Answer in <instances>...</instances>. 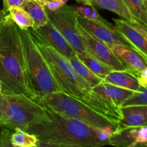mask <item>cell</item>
<instances>
[{"label": "cell", "mask_w": 147, "mask_h": 147, "mask_svg": "<svg viewBox=\"0 0 147 147\" xmlns=\"http://www.w3.org/2000/svg\"><path fill=\"white\" fill-rule=\"evenodd\" d=\"M0 93H1V85H0Z\"/></svg>", "instance_id": "cell-34"}, {"label": "cell", "mask_w": 147, "mask_h": 147, "mask_svg": "<svg viewBox=\"0 0 147 147\" xmlns=\"http://www.w3.org/2000/svg\"><path fill=\"white\" fill-rule=\"evenodd\" d=\"M69 63L73 67L76 73L81 76L86 82L89 84V86L93 88L96 87L101 82L103 81V79L99 78L96 75H95L90 69L88 68L81 61L78 59L77 55L68 59Z\"/></svg>", "instance_id": "cell-21"}, {"label": "cell", "mask_w": 147, "mask_h": 147, "mask_svg": "<svg viewBox=\"0 0 147 147\" xmlns=\"http://www.w3.org/2000/svg\"><path fill=\"white\" fill-rule=\"evenodd\" d=\"M3 1V11L7 14L8 11L13 7H21L24 0H2Z\"/></svg>", "instance_id": "cell-28"}, {"label": "cell", "mask_w": 147, "mask_h": 147, "mask_svg": "<svg viewBox=\"0 0 147 147\" xmlns=\"http://www.w3.org/2000/svg\"><path fill=\"white\" fill-rule=\"evenodd\" d=\"M147 106V88L139 86V89L126 99L121 107Z\"/></svg>", "instance_id": "cell-25"}, {"label": "cell", "mask_w": 147, "mask_h": 147, "mask_svg": "<svg viewBox=\"0 0 147 147\" xmlns=\"http://www.w3.org/2000/svg\"><path fill=\"white\" fill-rule=\"evenodd\" d=\"M73 10L75 12L84 18L88 19V20H93V21L97 22L100 24H105V25H111L110 22L105 20L103 17L99 14L96 9V7L93 5H88V4H81V5L73 6Z\"/></svg>", "instance_id": "cell-23"}, {"label": "cell", "mask_w": 147, "mask_h": 147, "mask_svg": "<svg viewBox=\"0 0 147 147\" xmlns=\"http://www.w3.org/2000/svg\"><path fill=\"white\" fill-rule=\"evenodd\" d=\"M35 30L45 38L53 48L67 60L76 55L68 42L50 21L47 22L44 26L39 27Z\"/></svg>", "instance_id": "cell-13"}, {"label": "cell", "mask_w": 147, "mask_h": 147, "mask_svg": "<svg viewBox=\"0 0 147 147\" xmlns=\"http://www.w3.org/2000/svg\"><path fill=\"white\" fill-rule=\"evenodd\" d=\"M76 1L81 4H88V5H93L90 0H76Z\"/></svg>", "instance_id": "cell-32"}, {"label": "cell", "mask_w": 147, "mask_h": 147, "mask_svg": "<svg viewBox=\"0 0 147 147\" xmlns=\"http://www.w3.org/2000/svg\"><path fill=\"white\" fill-rule=\"evenodd\" d=\"M37 103L92 127L101 129L109 125L117 126L118 124L117 122L98 113L81 100L61 91L50 93Z\"/></svg>", "instance_id": "cell-5"}, {"label": "cell", "mask_w": 147, "mask_h": 147, "mask_svg": "<svg viewBox=\"0 0 147 147\" xmlns=\"http://www.w3.org/2000/svg\"><path fill=\"white\" fill-rule=\"evenodd\" d=\"M38 147H76V146H63V145H57L54 144H48V143H42L40 142Z\"/></svg>", "instance_id": "cell-31"}, {"label": "cell", "mask_w": 147, "mask_h": 147, "mask_svg": "<svg viewBox=\"0 0 147 147\" xmlns=\"http://www.w3.org/2000/svg\"><path fill=\"white\" fill-rule=\"evenodd\" d=\"M122 118L116 129L140 127L147 124V106L120 107Z\"/></svg>", "instance_id": "cell-14"}, {"label": "cell", "mask_w": 147, "mask_h": 147, "mask_svg": "<svg viewBox=\"0 0 147 147\" xmlns=\"http://www.w3.org/2000/svg\"><path fill=\"white\" fill-rule=\"evenodd\" d=\"M42 5L48 11H55L65 5L67 0H38Z\"/></svg>", "instance_id": "cell-26"}, {"label": "cell", "mask_w": 147, "mask_h": 147, "mask_svg": "<svg viewBox=\"0 0 147 147\" xmlns=\"http://www.w3.org/2000/svg\"><path fill=\"white\" fill-rule=\"evenodd\" d=\"M115 28L138 52L147 57V28L122 19H113Z\"/></svg>", "instance_id": "cell-10"}, {"label": "cell", "mask_w": 147, "mask_h": 147, "mask_svg": "<svg viewBox=\"0 0 147 147\" xmlns=\"http://www.w3.org/2000/svg\"><path fill=\"white\" fill-rule=\"evenodd\" d=\"M43 107L47 119L21 129L35 135L40 142L76 147L106 146L98 138L97 128L64 116L47 106Z\"/></svg>", "instance_id": "cell-2"}, {"label": "cell", "mask_w": 147, "mask_h": 147, "mask_svg": "<svg viewBox=\"0 0 147 147\" xmlns=\"http://www.w3.org/2000/svg\"><path fill=\"white\" fill-rule=\"evenodd\" d=\"M20 7L25 10L32 20L33 30L42 27L49 21L45 8L38 0H24Z\"/></svg>", "instance_id": "cell-17"}, {"label": "cell", "mask_w": 147, "mask_h": 147, "mask_svg": "<svg viewBox=\"0 0 147 147\" xmlns=\"http://www.w3.org/2000/svg\"><path fill=\"white\" fill-rule=\"evenodd\" d=\"M111 50L126 69L137 77L147 68V57L134 49L123 45H113Z\"/></svg>", "instance_id": "cell-12"}, {"label": "cell", "mask_w": 147, "mask_h": 147, "mask_svg": "<svg viewBox=\"0 0 147 147\" xmlns=\"http://www.w3.org/2000/svg\"><path fill=\"white\" fill-rule=\"evenodd\" d=\"M137 80L139 86L147 88V68L141 72L140 74L137 76Z\"/></svg>", "instance_id": "cell-29"}, {"label": "cell", "mask_w": 147, "mask_h": 147, "mask_svg": "<svg viewBox=\"0 0 147 147\" xmlns=\"http://www.w3.org/2000/svg\"><path fill=\"white\" fill-rule=\"evenodd\" d=\"M77 56L79 60L90 69L95 75L98 76L101 79H104L109 73L112 71V69L108 65L102 63L97 58L92 55L88 51H84L83 53H77Z\"/></svg>", "instance_id": "cell-19"}, {"label": "cell", "mask_w": 147, "mask_h": 147, "mask_svg": "<svg viewBox=\"0 0 147 147\" xmlns=\"http://www.w3.org/2000/svg\"><path fill=\"white\" fill-rule=\"evenodd\" d=\"M90 1L94 7L109 10L119 15L122 20L136 23L122 0H90Z\"/></svg>", "instance_id": "cell-18"}, {"label": "cell", "mask_w": 147, "mask_h": 147, "mask_svg": "<svg viewBox=\"0 0 147 147\" xmlns=\"http://www.w3.org/2000/svg\"><path fill=\"white\" fill-rule=\"evenodd\" d=\"M92 89L98 95L119 108H120L123 102L134 93L133 90L117 87L103 81Z\"/></svg>", "instance_id": "cell-15"}, {"label": "cell", "mask_w": 147, "mask_h": 147, "mask_svg": "<svg viewBox=\"0 0 147 147\" xmlns=\"http://www.w3.org/2000/svg\"><path fill=\"white\" fill-rule=\"evenodd\" d=\"M6 14H6V13L4 12L2 9H0V24H1V22H2L3 19H4V16H5Z\"/></svg>", "instance_id": "cell-33"}, {"label": "cell", "mask_w": 147, "mask_h": 147, "mask_svg": "<svg viewBox=\"0 0 147 147\" xmlns=\"http://www.w3.org/2000/svg\"><path fill=\"white\" fill-rule=\"evenodd\" d=\"M78 29L86 51L109 66L113 70H126L110 47L89 34L78 23Z\"/></svg>", "instance_id": "cell-8"}, {"label": "cell", "mask_w": 147, "mask_h": 147, "mask_svg": "<svg viewBox=\"0 0 147 147\" xmlns=\"http://www.w3.org/2000/svg\"><path fill=\"white\" fill-rule=\"evenodd\" d=\"M1 128H2V127H1V126H0V132H1Z\"/></svg>", "instance_id": "cell-35"}, {"label": "cell", "mask_w": 147, "mask_h": 147, "mask_svg": "<svg viewBox=\"0 0 147 147\" xmlns=\"http://www.w3.org/2000/svg\"><path fill=\"white\" fill-rule=\"evenodd\" d=\"M135 22L147 28V0H122Z\"/></svg>", "instance_id": "cell-20"}, {"label": "cell", "mask_w": 147, "mask_h": 147, "mask_svg": "<svg viewBox=\"0 0 147 147\" xmlns=\"http://www.w3.org/2000/svg\"><path fill=\"white\" fill-rule=\"evenodd\" d=\"M30 32L33 42L45 60L61 92L81 100L117 123L121 119L120 108L95 93L88 83L76 73L68 60L53 48L38 32L33 29Z\"/></svg>", "instance_id": "cell-1"}, {"label": "cell", "mask_w": 147, "mask_h": 147, "mask_svg": "<svg viewBox=\"0 0 147 147\" xmlns=\"http://www.w3.org/2000/svg\"><path fill=\"white\" fill-rule=\"evenodd\" d=\"M1 96L6 119L3 128L14 131L47 119L44 107L25 95L1 93Z\"/></svg>", "instance_id": "cell-6"}, {"label": "cell", "mask_w": 147, "mask_h": 147, "mask_svg": "<svg viewBox=\"0 0 147 147\" xmlns=\"http://www.w3.org/2000/svg\"><path fill=\"white\" fill-rule=\"evenodd\" d=\"M115 147H147V126L116 129L109 139Z\"/></svg>", "instance_id": "cell-11"}, {"label": "cell", "mask_w": 147, "mask_h": 147, "mask_svg": "<svg viewBox=\"0 0 147 147\" xmlns=\"http://www.w3.org/2000/svg\"><path fill=\"white\" fill-rule=\"evenodd\" d=\"M5 116H4V111H3L2 103H1V93H0V126L4 127V124H5Z\"/></svg>", "instance_id": "cell-30"}, {"label": "cell", "mask_w": 147, "mask_h": 147, "mask_svg": "<svg viewBox=\"0 0 147 147\" xmlns=\"http://www.w3.org/2000/svg\"><path fill=\"white\" fill-rule=\"evenodd\" d=\"M13 131L6 128H1L0 132V147H15L10 141V136Z\"/></svg>", "instance_id": "cell-27"}, {"label": "cell", "mask_w": 147, "mask_h": 147, "mask_svg": "<svg viewBox=\"0 0 147 147\" xmlns=\"http://www.w3.org/2000/svg\"><path fill=\"white\" fill-rule=\"evenodd\" d=\"M77 21L82 28L92 36L109 45L111 48L113 45H123L136 50L129 42L119 34L113 24L109 26L105 25L97 22L84 18L78 14Z\"/></svg>", "instance_id": "cell-9"}, {"label": "cell", "mask_w": 147, "mask_h": 147, "mask_svg": "<svg viewBox=\"0 0 147 147\" xmlns=\"http://www.w3.org/2000/svg\"><path fill=\"white\" fill-rule=\"evenodd\" d=\"M0 85L2 93L23 94L30 98L18 27L8 13L0 24Z\"/></svg>", "instance_id": "cell-3"}, {"label": "cell", "mask_w": 147, "mask_h": 147, "mask_svg": "<svg viewBox=\"0 0 147 147\" xmlns=\"http://www.w3.org/2000/svg\"><path fill=\"white\" fill-rule=\"evenodd\" d=\"M8 14L18 28L29 30L33 27V22L28 13L22 7H13L8 11Z\"/></svg>", "instance_id": "cell-24"}, {"label": "cell", "mask_w": 147, "mask_h": 147, "mask_svg": "<svg viewBox=\"0 0 147 147\" xmlns=\"http://www.w3.org/2000/svg\"><path fill=\"white\" fill-rule=\"evenodd\" d=\"M11 144L15 147H38L40 140L34 134L16 128L10 136Z\"/></svg>", "instance_id": "cell-22"}, {"label": "cell", "mask_w": 147, "mask_h": 147, "mask_svg": "<svg viewBox=\"0 0 147 147\" xmlns=\"http://www.w3.org/2000/svg\"><path fill=\"white\" fill-rule=\"evenodd\" d=\"M46 11L49 21L68 42L76 54L86 51L78 29L77 14L73 6L65 4L55 11Z\"/></svg>", "instance_id": "cell-7"}, {"label": "cell", "mask_w": 147, "mask_h": 147, "mask_svg": "<svg viewBox=\"0 0 147 147\" xmlns=\"http://www.w3.org/2000/svg\"><path fill=\"white\" fill-rule=\"evenodd\" d=\"M103 82L133 91L137 90L140 86L137 77L127 70H112L103 79Z\"/></svg>", "instance_id": "cell-16"}, {"label": "cell", "mask_w": 147, "mask_h": 147, "mask_svg": "<svg viewBox=\"0 0 147 147\" xmlns=\"http://www.w3.org/2000/svg\"><path fill=\"white\" fill-rule=\"evenodd\" d=\"M18 30L24 58L26 86L30 98L37 103L50 93L61 90L33 42L30 30L18 28Z\"/></svg>", "instance_id": "cell-4"}]
</instances>
